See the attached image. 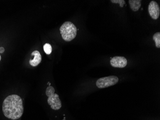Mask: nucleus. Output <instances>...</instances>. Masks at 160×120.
Masks as SVG:
<instances>
[{
	"label": "nucleus",
	"instance_id": "obj_1",
	"mask_svg": "<svg viewBox=\"0 0 160 120\" xmlns=\"http://www.w3.org/2000/svg\"><path fill=\"white\" fill-rule=\"evenodd\" d=\"M3 111L8 119L15 120L20 118L24 112V107L21 98L18 95H10L3 103Z\"/></svg>",
	"mask_w": 160,
	"mask_h": 120
},
{
	"label": "nucleus",
	"instance_id": "obj_2",
	"mask_svg": "<svg viewBox=\"0 0 160 120\" xmlns=\"http://www.w3.org/2000/svg\"><path fill=\"white\" fill-rule=\"evenodd\" d=\"M60 31L62 38L67 42L72 41L77 35V28L70 21L64 23L61 26Z\"/></svg>",
	"mask_w": 160,
	"mask_h": 120
},
{
	"label": "nucleus",
	"instance_id": "obj_3",
	"mask_svg": "<svg viewBox=\"0 0 160 120\" xmlns=\"http://www.w3.org/2000/svg\"><path fill=\"white\" fill-rule=\"evenodd\" d=\"M118 81L119 78L115 75L104 77L98 79L96 82V85L99 89H104L115 85Z\"/></svg>",
	"mask_w": 160,
	"mask_h": 120
},
{
	"label": "nucleus",
	"instance_id": "obj_4",
	"mask_svg": "<svg viewBox=\"0 0 160 120\" xmlns=\"http://www.w3.org/2000/svg\"><path fill=\"white\" fill-rule=\"evenodd\" d=\"M48 103L52 109L54 110H59L61 108L62 104L60 100L59 96L57 94H52L48 97Z\"/></svg>",
	"mask_w": 160,
	"mask_h": 120
},
{
	"label": "nucleus",
	"instance_id": "obj_5",
	"mask_svg": "<svg viewBox=\"0 0 160 120\" xmlns=\"http://www.w3.org/2000/svg\"><path fill=\"white\" fill-rule=\"evenodd\" d=\"M148 11L151 17L154 20H157L160 15V8L157 3L152 1L149 3L148 6Z\"/></svg>",
	"mask_w": 160,
	"mask_h": 120
},
{
	"label": "nucleus",
	"instance_id": "obj_6",
	"mask_svg": "<svg viewBox=\"0 0 160 120\" xmlns=\"http://www.w3.org/2000/svg\"><path fill=\"white\" fill-rule=\"evenodd\" d=\"M127 60L123 56H115L111 59L110 64L111 66L116 68H124L127 66Z\"/></svg>",
	"mask_w": 160,
	"mask_h": 120
},
{
	"label": "nucleus",
	"instance_id": "obj_7",
	"mask_svg": "<svg viewBox=\"0 0 160 120\" xmlns=\"http://www.w3.org/2000/svg\"><path fill=\"white\" fill-rule=\"evenodd\" d=\"M31 55L34 56L33 59L29 60V64L32 66L36 67L41 62L42 56L38 50H34L31 53Z\"/></svg>",
	"mask_w": 160,
	"mask_h": 120
},
{
	"label": "nucleus",
	"instance_id": "obj_8",
	"mask_svg": "<svg viewBox=\"0 0 160 120\" xmlns=\"http://www.w3.org/2000/svg\"><path fill=\"white\" fill-rule=\"evenodd\" d=\"M141 1L140 0H129L128 3L131 10L134 12L137 11L142 5Z\"/></svg>",
	"mask_w": 160,
	"mask_h": 120
},
{
	"label": "nucleus",
	"instance_id": "obj_9",
	"mask_svg": "<svg viewBox=\"0 0 160 120\" xmlns=\"http://www.w3.org/2000/svg\"><path fill=\"white\" fill-rule=\"evenodd\" d=\"M153 40L155 42L156 47L158 48H160V32H157L154 35Z\"/></svg>",
	"mask_w": 160,
	"mask_h": 120
},
{
	"label": "nucleus",
	"instance_id": "obj_10",
	"mask_svg": "<svg viewBox=\"0 0 160 120\" xmlns=\"http://www.w3.org/2000/svg\"><path fill=\"white\" fill-rule=\"evenodd\" d=\"M43 49H44V52L47 55L51 54L52 50L51 46L49 43L45 44L43 46Z\"/></svg>",
	"mask_w": 160,
	"mask_h": 120
},
{
	"label": "nucleus",
	"instance_id": "obj_11",
	"mask_svg": "<svg viewBox=\"0 0 160 120\" xmlns=\"http://www.w3.org/2000/svg\"><path fill=\"white\" fill-rule=\"evenodd\" d=\"M54 93H55V89H54V87L52 86H49L47 88L46 90V94L47 96L49 97L50 95L54 94Z\"/></svg>",
	"mask_w": 160,
	"mask_h": 120
},
{
	"label": "nucleus",
	"instance_id": "obj_12",
	"mask_svg": "<svg viewBox=\"0 0 160 120\" xmlns=\"http://www.w3.org/2000/svg\"><path fill=\"white\" fill-rule=\"evenodd\" d=\"M111 3L114 4H119L121 7H123V6L125 4V1L124 0H111Z\"/></svg>",
	"mask_w": 160,
	"mask_h": 120
},
{
	"label": "nucleus",
	"instance_id": "obj_13",
	"mask_svg": "<svg viewBox=\"0 0 160 120\" xmlns=\"http://www.w3.org/2000/svg\"><path fill=\"white\" fill-rule=\"evenodd\" d=\"M4 48L0 47V53H4Z\"/></svg>",
	"mask_w": 160,
	"mask_h": 120
},
{
	"label": "nucleus",
	"instance_id": "obj_14",
	"mask_svg": "<svg viewBox=\"0 0 160 120\" xmlns=\"http://www.w3.org/2000/svg\"><path fill=\"white\" fill-rule=\"evenodd\" d=\"M1 56L0 55V61H1Z\"/></svg>",
	"mask_w": 160,
	"mask_h": 120
}]
</instances>
